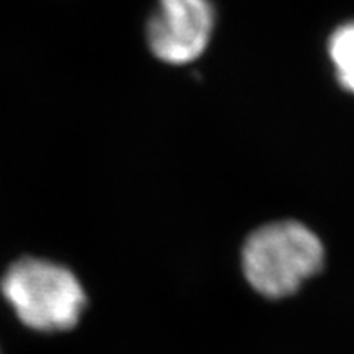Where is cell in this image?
<instances>
[{"instance_id":"cell-1","label":"cell","mask_w":354,"mask_h":354,"mask_svg":"<svg viewBox=\"0 0 354 354\" xmlns=\"http://www.w3.org/2000/svg\"><path fill=\"white\" fill-rule=\"evenodd\" d=\"M326 252L320 239L302 223L266 224L248 237L243 268L255 291L270 299H284L324 268Z\"/></svg>"},{"instance_id":"cell-2","label":"cell","mask_w":354,"mask_h":354,"mask_svg":"<svg viewBox=\"0 0 354 354\" xmlns=\"http://www.w3.org/2000/svg\"><path fill=\"white\" fill-rule=\"evenodd\" d=\"M2 293L20 322L35 331H67L85 308L78 279L64 266L42 259L15 262L2 279Z\"/></svg>"},{"instance_id":"cell-3","label":"cell","mask_w":354,"mask_h":354,"mask_svg":"<svg viewBox=\"0 0 354 354\" xmlns=\"http://www.w3.org/2000/svg\"><path fill=\"white\" fill-rule=\"evenodd\" d=\"M214 22L210 0H159L147 26L150 51L168 64L194 62L210 44Z\"/></svg>"},{"instance_id":"cell-4","label":"cell","mask_w":354,"mask_h":354,"mask_svg":"<svg viewBox=\"0 0 354 354\" xmlns=\"http://www.w3.org/2000/svg\"><path fill=\"white\" fill-rule=\"evenodd\" d=\"M329 55L342 87L354 94V22L336 29L329 40Z\"/></svg>"}]
</instances>
